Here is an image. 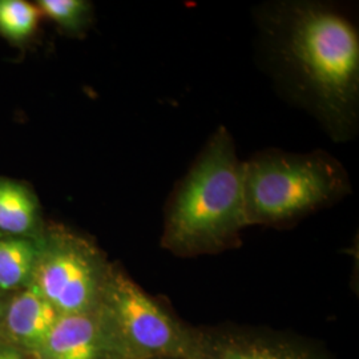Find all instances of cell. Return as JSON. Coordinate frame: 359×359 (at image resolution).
I'll use <instances>...</instances> for the list:
<instances>
[{"instance_id": "6da1fadb", "label": "cell", "mask_w": 359, "mask_h": 359, "mask_svg": "<svg viewBox=\"0 0 359 359\" xmlns=\"http://www.w3.org/2000/svg\"><path fill=\"white\" fill-rule=\"evenodd\" d=\"M270 65L330 137L350 140L359 121V36L333 6L280 1L259 13Z\"/></svg>"}, {"instance_id": "7a4b0ae2", "label": "cell", "mask_w": 359, "mask_h": 359, "mask_svg": "<svg viewBox=\"0 0 359 359\" xmlns=\"http://www.w3.org/2000/svg\"><path fill=\"white\" fill-rule=\"evenodd\" d=\"M243 165L229 130L219 127L168 203L164 249L175 256L197 257L237 246L241 231L250 226Z\"/></svg>"}, {"instance_id": "3957f363", "label": "cell", "mask_w": 359, "mask_h": 359, "mask_svg": "<svg viewBox=\"0 0 359 359\" xmlns=\"http://www.w3.org/2000/svg\"><path fill=\"white\" fill-rule=\"evenodd\" d=\"M249 225L286 226L351 192L345 167L323 151H266L244 163Z\"/></svg>"}, {"instance_id": "277c9868", "label": "cell", "mask_w": 359, "mask_h": 359, "mask_svg": "<svg viewBox=\"0 0 359 359\" xmlns=\"http://www.w3.org/2000/svg\"><path fill=\"white\" fill-rule=\"evenodd\" d=\"M97 310L123 359H205L203 330L177 320L115 265Z\"/></svg>"}, {"instance_id": "5b68a950", "label": "cell", "mask_w": 359, "mask_h": 359, "mask_svg": "<svg viewBox=\"0 0 359 359\" xmlns=\"http://www.w3.org/2000/svg\"><path fill=\"white\" fill-rule=\"evenodd\" d=\"M111 265L88 238L67 228L44 229L31 285L60 314L99 308Z\"/></svg>"}, {"instance_id": "8992f818", "label": "cell", "mask_w": 359, "mask_h": 359, "mask_svg": "<svg viewBox=\"0 0 359 359\" xmlns=\"http://www.w3.org/2000/svg\"><path fill=\"white\" fill-rule=\"evenodd\" d=\"M201 330L205 359H334L325 348L294 334L252 326Z\"/></svg>"}, {"instance_id": "52a82bcc", "label": "cell", "mask_w": 359, "mask_h": 359, "mask_svg": "<svg viewBox=\"0 0 359 359\" xmlns=\"http://www.w3.org/2000/svg\"><path fill=\"white\" fill-rule=\"evenodd\" d=\"M36 359H123L99 310L63 314L53 323Z\"/></svg>"}, {"instance_id": "ba28073f", "label": "cell", "mask_w": 359, "mask_h": 359, "mask_svg": "<svg viewBox=\"0 0 359 359\" xmlns=\"http://www.w3.org/2000/svg\"><path fill=\"white\" fill-rule=\"evenodd\" d=\"M59 316L51 304L32 285H28L3 299L0 337L36 359Z\"/></svg>"}, {"instance_id": "9c48e42d", "label": "cell", "mask_w": 359, "mask_h": 359, "mask_svg": "<svg viewBox=\"0 0 359 359\" xmlns=\"http://www.w3.org/2000/svg\"><path fill=\"white\" fill-rule=\"evenodd\" d=\"M43 231L32 189L20 181L0 177V237L36 238Z\"/></svg>"}, {"instance_id": "30bf717a", "label": "cell", "mask_w": 359, "mask_h": 359, "mask_svg": "<svg viewBox=\"0 0 359 359\" xmlns=\"http://www.w3.org/2000/svg\"><path fill=\"white\" fill-rule=\"evenodd\" d=\"M39 237H0V295H10L32 283Z\"/></svg>"}, {"instance_id": "8fae6325", "label": "cell", "mask_w": 359, "mask_h": 359, "mask_svg": "<svg viewBox=\"0 0 359 359\" xmlns=\"http://www.w3.org/2000/svg\"><path fill=\"white\" fill-rule=\"evenodd\" d=\"M40 16L38 6L26 0H0V35L22 43L36 32Z\"/></svg>"}, {"instance_id": "7c38bea8", "label": "cell", "mask_w": 359, "mask_h": 359, "mask_svg": "<svg viewBox=\"0 0 359 359\" xmlns=\"http://www.w3.org/2000/svg\"><path fill=\"white\" fill-rule=\"evenodd\" d=\"M39 11L69 34L83 32L92 18V4L86 0H40Z\"/></svg>"}, {"instance_id": "4fadbf2b", "label": "cell", "mask_w": 359, "mask_h": 359, "mask_svg": "<svg viewBox=\"0 0 359 359\" xmlns=\"http://www.w3.org/2000/svg\"><path fill=\"white\" fill-rule=\"evenodd\" d=\"M0 359H35L0 337Z\"/></svg>"}, {"instance_id": "5bb4252c", "label": "cell", "mask_w": 359, "mask_h": 359, "mask_svg": "<svg viewBox=\"0 0 359 359\" xmlns=\"http://www.w3.org/2000/svg\"><path fill=\"white\" fill-rule=\"evenodd\" d=\"M3 299L4 298H1V295H0V313H1V306H3Z\"/></svg>"}, {"instance_id": "9a60e30c", "label": "cell", "mask_w": 359, "mask_h": 359, "mask_svg": "<svg viewBox=\"0 0 359 359\" xmlns=\"http://www.w3.org/2000/svg\"><path fill=\"white\" fill-rule=\"evenodd\" d=\"M152 359H170V358H152Z\"/></svg>"}]
</instances>
